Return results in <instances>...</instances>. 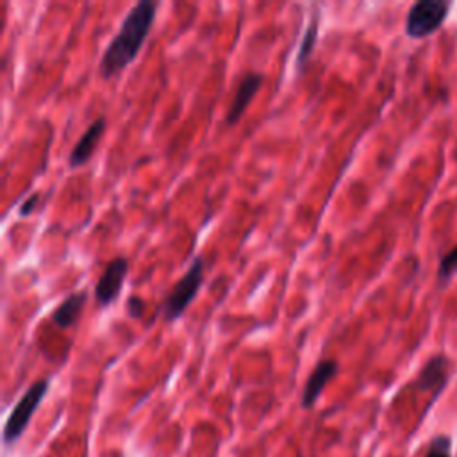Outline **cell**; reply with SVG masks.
I'll return each mask as SVG.
<instances>
[{"label": "cell", "mask_w": 457, "mask_h": 457, "mask_svg": "<svg viewBox=\"0 0 457 457\" xmlns=\"http://www.w3.org/2000/svg\"><path fill=\"white\" fill-rule=\"evenodd\" d=\"M159 4L152 0H139L123 18L118 32L109 41L100 64L98 73L102 79H111L127 68L139 54L155 20Z\"/></svg>", "instance_id": "1"}, {"label": "cell", "mask_w": 457, "mask_h": 457, "mask_svg": "<svg viewBox=\"0 0 457 457\" xmlns=\"http://www.w3.org/2000/svg\"><path fill=\"white\" fill-rule=\"evenodd\" d=\"M204 282V259L198 255L191 261L187 271L175 282L173 289L162 303V314L166 321H175L195 300L200 286Z\"/></svg>", "instance_id": "2"}, {"label": "cell", "mask_w": 457, "mask_h": 457, "mask_svg": "<svg viewBox=\"0 0 457 457\" xmlns=\"http://www.w3.org/2000/svg\"><path fill=\"white\" fill-rule=\"evenodd\" d=\"M48 386H50L48 378H39L16 402V405L11 411V414L5 421V427H4V443L5 445H11V443H14L21 437V434L25 432L30 418L34 416L36 409L39 407L41 400L45 398V395L48 391Z\"/></svg>", "instance_id": "3"}, {"label": "cell", "mask_w": 457, "mask_h": 457, "mask_svg": "<svg viewBox=\"0 0 457 457\" xmlns=\"http://www.w3.org/2000/svg\"><path fill=\"white\" fill-rule=\"evenodd\" d=\"M450 2L420 0L411 5L405 18V34L412 39H421L434 34L446 20Z\"/></svg>", "instance_id": "4"}, {"label": "cell", "mask_w": 457, "mask_h": 457, "mask_svg": "<svg viewBox=\"0 0 457 457\" xmlns=\"http://www.w3.org/2000/svg\"><path fill=\"white\" fill-rule=\"evenodd\" d=\"M127 271H129V261L125 257H114L112 261L107 262V266L104 268L95 286V300L100 307H107L118 298L123 287Z\"/></svg>", "instance_id": "5"}, {"label": "cell", "mask_w": 457, "mask_h": 457, "mask_svg": "<svg viewBox=\"0 0 457 457\" xmlns=\"http://www.w3.org/2000/svg\"><path fill=\"white\" fill-rule=\"evenodd\" d=\"M336 373H337V362L334 359H323L314 366V370L311 371V375L303 386V393H302V407L303 409H311L316 403L321 391L325 389L328 380L334 378Z\"/></svg>", "instance_id": "6"}, {"label": "cell", "mask_w": 457, "mask_h": 457, "mask_svg": "<svg viewBox=\"0 0 457 457\" xmlns=\"http://www.w3.org/2000/svg\"><path fill=\"white\" fill-rule=\"evenodd\" d=\"M261 84H262V75L257 73V71H250V73H246V75L241 79V82H239V86H237V89H236L234 100H232L228 111H227L225 121H227L228 125H236V123L241 120V116L245 114L246 107L250 105L253 95L259 91Z\"/></svg>", "instance_id": "7"}, {"label": "cell", "mask_w": 457, "mask_h": 457, "mask_svg": "<svg viewBox=\"0 0 457 457\" xmlns=\"http://www.w3.org/2000/svg\"><path fill=\"white\" fill-rule=\"evenodd\" d=\"M104 129H105V118H104V116H98V118L84 130V134L79 137V141L75 143L73 150L70 152L68 162H70L71 168H79V166L86 164V162L91 159V155H93V152H95V148H96V145H98V139H100V136L104 134Z\"/></svg>", "instance_id": "8"}, {"label": "cell", "mask_w": 457, "mask_h": 457, "mask_svg": "<svg viewBox=\"0 0 457 457\" xmlns=\"http://www.w3.org/2000/svg\"><path fill=\"white\" fill-rule=\"evenodd\" d=\"M448 368L450 362L445 355H434L427 361V364L420 370L416 386L421 391H428L432 389L436 393V396L443 391V387L448 382Z\"/></svg>", "instance_id": "9"}, {"label": "cell", "mask_w": 457, "mask_h": 457, "mask_svg": "<svg viewBox=\"0 0 457 457\" xmlns=\"http://www.w3.org/2000/svg\"><path fill=\"white\" fill-rule=\"evenodd\" d=\"M86 300H87V293H86V291H79V293L68 295V296L57 305V309L52 312V321H54L57 327H61V328L71 327V325L79 320Z\"/></svg>", "instance_id": "10"}, {"label": "cell", "mask_w": 457, "mask_h": 457, "mask_svg": "<svg viewBox=\"0 0 457 457\" xmlns=\"http://www.w3.org/2000/svg\"><path fill=\"white\" fill-rule=\"evenodd\" d=\"M318 23H320V14L316 12L309 23V27L305 29L303 32V37H302V43H300V50H298V55H296V64L302 66L311 52L314 50V45H316V37H318Z\"/></svg>", "instance_id": "11"}, {"label": "cell", "mask_w": 457, "mask_h": 457, "mask_svg": "<svg viewBox=\"0 0 457 457\" xmlns=\"http://www.w3.org/2000/svg\"><path fill=\"white\" fill-rule=\"evenodd\" d=\"M455 273H457V246H453L450 252H446L439 262V268H437L439 286L448 284Z\"/></svg>", "instance_id": "12"}, {"label": "cell", "mask_w": 457, "mask_h": 457, "mask_svg": "<svg viewBox=\"0 0 457 457\" xmlns=\"http://www.w3.org/2000/svg\"><path fill=\"white\" fill-rule=\"evenodd\" d=\"M425 457H452V437L446 434L436 436L428 443Z\"/></svg>", "instance_id": "13"}, {"label": "cell", "mask_w": 457, "mask_h": 457, "mask_svg": "<svg viewBox=\"0 0 457 457\" xmlns=\"http://www.w3.org/2000/svg\"><path fill=\"white\" fill-rule=\"evenodd\" d=\"M143 309H145V303H143L141 298H137V296H130V298H129V302H127V312H129V316L139 318L141 312H143Z\"/></svg>", "instance_id": "14"}, {"label": "cell", "mask_w": 457, "mask_h": 457, "mask_svg": "<svg viewBox=\"0 0 457 457\" xmlns=\"http://www.w3.org/2000/svg\"><path fill=\"white\" fill-rule=\"evenodd\" d=\"M36 204H37V195L32 193V195L20 205V216H29V214L34 211Z\"/></svg>", "instance_id": "15"}]
</instances>
